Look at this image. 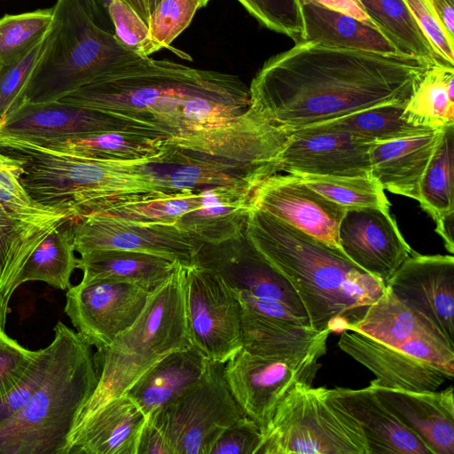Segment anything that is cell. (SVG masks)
I'll use <instances>...</instances> for the list:
<instances>
[{"label": "cell", "instance_id": "cb8c5ba5", "mask_svg": "<svg viewBox=\"0 0 454 454\" xmlns=\"http://www.w3.org/2000/svg\"><path fill=\"white\" fill-rule=\"evenodd\" d=\"M338 345L369 369L386 387L412 391H435L447 379L440 370L400 350L352 330L341 332Z\"/></svg>", "mask_w": 454, "mask_h": 454}, {"label": "cell", "instance_id": "4dcf8cb0", "mask_svg": "<svg viewBox=\"0 0 454 454\" xmlns=\"http://www.w3.org/2000/svg\"><path fill=\"white\" fill-rule=\"evenodd\" d=\"M348 330L392 348L416 339L442 340L451 346L428 320L403 304L387 287L362 319Z\"/></svg>", "mask_w": 454, "mask_h": 454}, {"label": "cell", "instance_id": "db71d44e", "mask_svg": "<svg viewBox=\"0 0 454 454\" xmlns=\"http://www.w3.org/2000/svg\"><path fill=\"white\" fill-rule=\"evenodd\" d=\"M434 11L448 35H454V0H430Z\"/></svg>", "mask_w": 454, "mask_h": 454}, {"label": "cell", "instance_id": "836d02e7", "mask_svg": "<svg viewBox=\"0 0 454 454\" xmlns=\"http://www.w3.org/2000/svg\"><path fill=\"white\" fill-rule=\"evenodd\" d=\"M405 105L400 103L374 106L300 129L342 132L372 143L387 142L435 130L409 122L403 114Z\"/></svg>", "mask_w": 454, "mask_h": 454}, {"label": "cell", "instance_id": "74e56055", "mask_svg": "<svg viewBox=\"0 0 454 454\" xmlns=\"http://www.w3.org/2000/svg\"><path fill=\"white\" fill-rule=\"evenodd\" d=\"M0 203L20 223L45 235L71 220L33 200L20 182L16 160L1 151Z\"/></svg>", "mask_w": 454, "mask_h": 454}, {"label": "cell", "instance_id": "d4e9b609", "mask_svg": "<svg viewBox=\"0 0 454 454\" xmlns=\"http://www.w3.org/2000/svg\"><path fill=\"white\" fill-rule=\"evenodd\" d=\"M443 129L372 144L371 175L384 190L418 200L421 178Z\"/></svg>", "mask_w": 454, "mask_h": 454}, {"label": "cell", "instance_id": "277c9868", "mask_svg": "<svg viewBox=\"0 0 454 454\" xmlns=\"http://www.w3.org/2000/svg\"><path fill=\"white\" fill-rule=\"evenodd\" d=\"M0 151L16 160L20 182L33 200L73 221L169 193L150 176L146 160H92L3 134Z\"/></svg>", "mask_w": 454, "mask_h": 454}, {"label": "cell", "instance_id": "ab89813d", "mask_svg": "<svg viewBox=\"0 0 454 454\" xmlns=\"http://www.w3.org/2000/svg\"><path fill=\"white\" fill-rule=\"evenodd\" d=\"M309 188L345 207H377L390 212L385 190L372 176H298Z\"/></svg>", "mask_w": 454, "mask_h": 454}, {"label": "cell", "instance_id": "f546056e", "mask_svg": "<svg viewBox=\"0 0 454 454\" xmlns=\"http://www.w3.org/2000/svg\"><path fill=\"white\" fill-rule=\"evenodd\" d=\"M180 264L163 256L125 250H95L77 258L82 281L113 279L137 285L149 291L160 286Z\"/></svg>", "mask_w": 454, "mask_h": 454}, {"label": "cell", "instance_id": "603a6c76", "mask_svg": "<svg viewBox=\"0 0 454 454\" xmlns=\"http://www.w3.org/2000/svg\"><path fill=\"white\" fill-rule=\"evenodd\" d=\"M146 420L129 396L120 395L74 427L66 454H137Z\"/></svg>", "mask_w": 454, "mask_h": 454}, {"label": "cell", "instance_id": "f35d334b", "mask_svg": "<svg viewBox=\"0 0 454 454\" xmlns=\"http://www.w3.org/2000/svg\"><path fill=\"white\" fill-rule=\"evenodd\" d=\"M47 236L20 223L0 203V298L6 307L22 268Z\"/></svg>", "mask_w": 454, "mask_h": 454}, {"label": "cell", "instance_id": "7c38bea8", "mask_svg": "<svg viewBox=\"0 0 454 454\" xmlns=\"http://www.w3.org/2000/svg\"><path fill=\"white\" fill-rule=\"evenodd\" d=\"M151 293L124 281H81L67 289L65 312L76 333L99 353L134 324Z\"/></svg>", "mask_w": 454, "mask_h": 454}, {"label": "cell", "instance_id": "9a60e30c", "mask_svg": "<svg viewBox=\"0 0 454 454\" xmlns=\"http://www.w3.org/2000/svg\"><path fill=\"white\" fill-rule=\"evenodd\" d=\"M74 251L114 249L163 256L192 265L200 241L175 224H143L107 214L71 220Z\"/></svg>", "mask_w": 454, "mask_h": 454}, {"label": "cell", "instance_id": "8fae6325", "mask_svg": "<svg viewBox=\"0 0 454 454\" xmlns=\"http://www.w3.org/2000/svg\"><path fill=\"white\" fill-rule=\"evenodd\" d=\"M318 359L263 356L242 348L224 364L223 374L233 398L262 433L296 382L312 384L320 366Z\"/></svg>", "mask_w": 454, "mask_h": 454}, {"label": "cell", "instance_id": "44dd1931", "mask_svg": "<svg viewBox=\"0 0 454 454\" xmlns=\"http://www.w3.org/2000/svg\"><path fill=\"white\" fill-rule=\"evenodd\" d=\"M370 385L387 407L433 454H454V397L452 387L437 392L412 391Z\"/></svg>", "mask_w": 454, "mask_h": 454}, {"label": "cell", "instance_id": "9f6ffc18", "mask_svg": "<svg viewBox=\"0 0 454 454\" xmlns=\"http://www.w3.org/2000/svg\"><path fill=\"white\" fill-rule=\"evenodd\" d=\"M129 5L138 16L147 24L150 12L147 0H121Z\"/></svg>", "mask_w": 454, "mask_h": 454}, {"label": "cell", "instance_id": "ac0fdd59", "mask_svg": "<svg viewBox=\"0 0 454 454\" xmlns=\"http://www.w3.org/2000/svg\"><path fill=\"white\" fill-rule=\"evenodd\" d=\"M454 347V257L412 253L385 284Z\"/></svg>", "mask_w": 454, "mask_h": 454}, {"label": "cell", "instance_id": "d590c367", "mask_svg": "<svg viewBox=\"0 0 454 454\" xmlns=\"http://www.w3.org/2000/svg\"><path fill=\"white\" fill-rule=\"evenodd\" d=\"M359 2L368 15L402 51L423 58L432 63L449 65L438 54L403 0H359Z\"/></svg>", "mask_w": 454, "mask_h": 454}, {"label": "cell", "instance_id": "680465c9", "mask_svg": "<svg viewBox=\"0 0 454 454\" xmlns=\"http://www.w3.org/2000/svg\"><path fill=\"white\" fill-rule=\"evenodd\" d=\"M160 2V0H147L150 14Z\"/></svg>", "mask_w": 454, "mask_h": 454}, {"label": "cell", "instance_id": "f5cc1de1", "mask_svg": "<svg viewBox=\"0 0 454 454\" xmlns=\"http://www.w3.org/2000/svg\"><path fill=\"white\" fill-rule=\"evenodd\" d=\"M137 454H172L161 432L148 419L138 439Z\"/></svg>", "mask_w": 454, "mask_h": 454}, {"label": "cell", "instance_id": "f1b7e54d", "mask_svg": "<svg viewBox=\"0 0 454 454\" xmlns=\"http://www.w3.org/2000/svg\"><path fill=\"white\" fill-rule=\"evenodd\" d=\"M303 39L325 46L390 54H406L382 30L349 15L315 4L301 5Z\"/></svg>", "mask_w": 454, "mask_h": 454}, {"label": "cell", "instance_id": "7402d4cb", "mask_svg": "<svg viewBox=\"0 0 454 454\" xmlns=\"http://www.w3.org/2000/svg\"><path fill=\"white\" fill-rule=\"evenodd\" d=\"M326 395L361 426L370 454H433L379 398L371 385L325 388Z\"/></svg>", "mask_w": 454, "mask_h": 454}, {"label": "cell", "instance_id": "4316f807", "mask_svg": "<svg viewBox=\"0 0 454 454\" xmlns=\"http://www.w3.org/2000/svg\"><path fill=\"white\" fill-rule=\"evenodd\" d=\"M251 195L235 187L199 192V205L175 225L202 243L219 244L234 239L246 230Z\"/></svg>", "mask_w": 454, "mask_h": 454}, {"label": "cell", "instance_id": "2e32d148", "mask_svg": "<svg viewBox=\"0 0 454 454\" xmlns=\"http://www.w3.org/2000/svg\"><path fill=\"white\" fill-rule=\"evenodd\" d=\"M109 131H134L166 137L153 126L124 114L74 106L60 101L23 104L0 121V134L36 142Z\"/></svg>", "mask_w": 454, "mask_h": 454}, {"label": "cell", "instance_id": "b9f144b4", "mask_svg": "<svg viewBox=\"0 0 454 454\" xmlns=\"http://www.w3.org/2000/svg\"><path fill=\"white\" fill-rule=\"evenodd\" d=\"M199 202V192L182 190L120 205L102 214L143 224H175Z\"/></svg>", "mask_w": 454, "mask_h": 454}, {"label": "cell", "instance_id": "7bdbcfd3", "mask_svg": "<svg viewBox=\"0 0 454 454\" xmlns=\"http://www.w3.org/2000/svg\"><path fill=\"white\" fill-rule=\"evenodd\" d=\"M262 25L290 37L303 39L301 7L298 0H237Z\"/></svg>", "mask_w": 454, "mask_h": 454}, {"label": "cell", "instance_id": "ee69618b", "mask_svg": "<svg viewBox=\"0 0 454 454\" xmlns=\"http://www.w3.org/2000/svg\"><path fill=\"white\" fill-rule=\"evenodd\" d=\"M107 10L114 34L125 48L141 57L162 49L152 37L148 25L125 2L110 0Z\"/></svg>", "mask_w": 454, "mask_h": 454}, {"label": "cell", "instance_id": "7a4b0ae2", "mask_svg": "<svg viewBox=\"0 0 454 454\" xmlns=\"http://www.w3.org/2000/svg\"><path fill=\"white\" fill-rule=\"evenodd\" d=\"M139 120L174 142L229 126L251 106L237 75L140 58L114 67L59 100Z\"/></svg>", "mask_w": 454, "mask_h": 454}, {"label": "cell", "instance_id": "5bb4252c", "mask_svg": "<svg viewBox=\"0 0 454 454\" xmlns=\"http://www.w3.org/2000/svg\"><path fill=\"white\" fill-rule=\"evenodd\" d=\"M192 264L213 271L235 293L281 302L309 321L289 281L265 259L245 231L219 244L200 242Z\"/></svg>", "mask_w": 454, "mask_h": 454}, {"label": "cell", "instance_id": "8992f818", "mask_svg": "<svg viewBox=\"0 0 454 454\" xmlns=\"http://www.w3.org/2000/svg\"><path fill=\"white\" fill-rule=\"evenodd\" d=\"M98 7L96 0H57L20 106L58 101L114 67L144 58L102 26Z\"/></svg>", "mask_w": 454, "mask_h": 454}, {"label": "cell", "instance_id": "30bf717a", "mask_svg": "<svg viewBox=\"0 0 454 454\" xmlns=\"http://www.w3.org/2000/svg\"><path fill=\"white\" fill-rule=\"evenodd\" d=\"M183 294L191 345L207 360L225 364L242 348L239 298L213 271L183 265Z\"/></svg>", "mask_w": 454, "mask_h": 454}, {"label": "cell", "instance_id": "ffe728a7", "mask_svg": "<svg viewBox=\"0 0 454 454\" xmlns=\"http://www.w3.org/2000/svg\"><path fill=\"white\" fill-rule=\"evenodd\" d=\"M372 144L342 132L294 130L280 156L281 171L296 176H370Z\"/></svg>", "mask_w": 454, "mask_h": 454}, {"label": "cell", "instance_id": "c3c4849f", "mask_svg": "<svg viewBox=\"0 0 454 454\" xmlns=\"http://www.w3.org/2000/svg\"><path fill=\"white\" fill-rule=\"evenodd\" d=\"M37 355L38 350L24 348L4 332L0 333V400L21 380Z\"/></svg>", "mask_w": 454, "mask_h": 454}, {"label": "cell", "instance_id": "f907efd6", "mask_svg": "<svg viewBox=\"0 0 454 454\" xmlns=\"http://www.w3.org/2000/svg\"><path fill=\"white\" fill-rule=\"evenodd\" d=\"M441 58L454 66V39L438 20L430 0H403Z\"/></svg>", "mask_w": 454, "mask_h": 454}, {"label": "cell", "instance_id": "9c48e42d", "mask_svg": "<svg viewBox=\"0 0 454 454\" xmlns=\"http://www.w3.org/2000/svg\"><path fill=\"white\" fill-rule=\"evenodd\" d=\"M224 364L207 360L198 380L147 419L172 454H209L219 435L245 417L227 386Z\"/></svg>", "mask_w": 454, "mask_h": 454}, {"label": "cell", "instance_id": "8d00e7d4", "mask_svg": "<svg viewBox=\"0 0 454 454\" xmlns=\"http://www.w3.org/2000/svg\"><path fill=\"white\" fill-rule=\"evenodd\" d=\"M454 124L443 129L421 178L418 201L436 223L454 214Z\"/></svg>", "mask_w": 454, "mask_h": 454}, {"label": "cell", "instance_id": "681fc988", "mask_svg": "<svg viewBox=\"0 0 454 454\" xmlns=\"http://www.w3.org/2000/svg\"><path fill=\"white\" fill-rule=\"evenodd\" d=\"M262 441L259 426L245 416L219 435L209 454H256Z\"/></svg>", "mask_w": 454, "mask_h": 454}, {"label": "cell", "instance_id": "52a82bcc", "mask_svg": "<svg viewBox=\"0 0 454 454\" xmlns=\"http://www.w3.org/2000/svg\"><path fill=\"white\" fill-rule=\"evenodd\" d=\"M189 346L192 345L186 328L183 264L180 263L152 291L134 324L98 353L101 356L98 382L76 425L108 401L124 395L160 359Z\"/></svg>", "mask_w": 454, "mask_h": 454}, {"label": "cell", "instance_id": "e575fe53", "mask_svg": "<svg viewBox=\"0 0 454 454\" xmlns=\"http://www.w3.org/2000/svg\"><path fill=\"white\" fill-rule=\"evenodd\" d=\"M74 252L71 220H67L31 254L15 281V289L27 281H43L58 289H68L71 275L76 269Z\"/></svg>", "mask_w": 454, "mask_h": 454}, {"label": "cell", "instance_id": "e0dca14e", "mask_svg": "<svg viewBox=\"0 0 454 454\" xmlns=\"http://www.w3.org/2000/svg\"><path fill=\"white\" fill-rule=\"evenodd\" d=\"M249 205L340 249L338 231L347 208L312 190L296 175L267 177L254 190Z\"/></svg>", "mask_w": 454, "mask_h": 454}, {"label": "cell", "instance_id": "1f68e13d", "mask_svg": "<svg viewBox=\"0 0 454 454\" xmlns=\"http://www.w3.org/2000/svg\"><path fill=\"white\" fill-rule=\"evenodd\" d=\"M168 138L134 131H109L41 141V145L83 158L105 161H138L159 156ZM31 141V140H30Z\"/></svg>", "mask_w": 454, "mask_h": 454}, {"label": "cell", "instance_id": "816d5d0a", "mask_svg": "<svg viewBox=\"0 0 454 454\" xmlns=\"http://www.w3.org/2000/svg\"><path fill=\"white\" fill-rule=\"evenodd\" d=\"M300 4H315L349 15L369 26L379 28L377 23L368 15L359 0H298ZM381 30V29H380Z\"/></svg>", "mask_w": 454, "mask_h": 454}, {"label": "cell", "instance_id": "bcb514c9", "mask_svg": "<svg viewBox=\"0 0 454 454\" xmlns=\"http://www.w3.org/2000/svg\"><path fill=\"white\" fill-rule=\"evenodd\" d=\"M47 34L22 59L0 72L1 121L20 106L23 89L42 53Z\"/></svg>", "mask_w": 454, "mask_h": 454}, {"label": "cell", "instance_id": "3957f363", "mask_svg": "<svg viewBox=\"0 0 454 454\" xmlns=\"http://www.w3.org/2000/svg\"><path fill=\"white\" fill-rule=\"evenodd\" d=\"M245 232L289 281L317 331L348 330L386 290L340 249L264 211L250 207Z\"/></svg>", "mask_w": 454, "mask_h": 454}, {"label": "cell", "instance_id": "5b68a950", "mask_svg": "<svg viewBox=\"0 0 454 454\" xmlns=\"http://www.w3.org/2000/svg\"><path fill=\"white\" fill-rule=\"evenodd\" d=\"M51 342L53 356L44 380L21 408L0 421V454H66L70 434L97 387L91 346L60 321Z\"/></svg>", "mask_w": 454, "mask_h": 454}, {"label": "cell", "instance_id": "11a10c76", "mask_svg": "<svg viewBox=\"0 0 454 454\" xmlns=\"http://www.w3.org/2000/svg\"><path fill=\"white\" fill-rule=\"evenodd\" d=\"M453 223L454 214L450 215L436 223L435 231L444 241L446 249L452 254L454 252L453 243Z\"/></svg>", "mask_w": 454, "mask_h": 454}, {"label": "cell", "instance_id": "484cf974", "mask_svg": "<svg viewBox=\"0 0 454 454\" xmlns=\"http://www.w3.org/2000/svg\"><path fill=\"white\" fill-rule=\"evenodd\" d=\"M330 331L242 309V348L250 353L282 358H320Z\"/></svg>", "mask_w": 454, "mask_h": 454}, {"label": "cell", "instance_id": "6da1fadb", "mask_svg": "<svg viewBox=\"0 0 454 454\" xmlns=\"http://www.w3.org/2000/svg\"><path fill=\"white\" fill-rule=\"evenodd\" d=\"M427 59L299 42L268 59L249 86L251 106L292 132L364 109L407 103Z\"/></svg>", "mask_w": 454, "mask_h": 454}, {"label": "cell", "instance_id": "60d3db41", "mask_svg": "<svg viewBox=\"0 0 454 454\" xmlns=\"http://www.w3.org/2000/svg\"><path fill=\"white\" fill-rule=\"evenodd\" d=\"M53 8L0 19V72L22 59L48 32Z\"/></svg>", "mask_w": 454, "mask_h": 454}, {"label": "cell", "instance_id": "83f0119b", "mask_svg": "<svg viewBox=\"0 0 454 454\" xmlns=\"http://www.w3.org/2000/svg\"><path fill=\"white\" fill-rule=\"evenodd\" d=\"M207 364V359L192 346L175 350L148 369L125 394L149 417L198 380Z\"/></svg>", "mask_w": 454, "mask_h": 454}, {"label": "cell", "instance_id": "d6986e66", "mask_svg": "<svg viewBox=\"0 0 454 454\" xmlns=\"http://www.w3.org/2000/svg\"><path fill=\"white\" fill-rule=\"evenodd\" d=\"M338 236L348 259L384 284L413 253L390 212L377 207L347 208Z\"/></svg>", "mask_w": 454, "mask_h": 454}, {"label": "cell", "instance_id": "d6a6232c", "mask_svg": "<svg viewBox=\"0 0 454 454\" xmlns=\"http://www.w3.org/2000/svg\"><path fill=\"white\" fill-rule=\"evenodd\" d=\"M403 114L409 122L430 129L454 124V67L429 65L407 101Z\"/></svg>", "mask_w": 454, "mask_h": 454}, {"label": "cell", "instance_id": "91938a15", "mask_svg": "<svg viewBox=\"0 0 454 454\" xmlns=\"http://www.w3.org/2000/svg\"><path fill=\"white\" fill-rule=\"evenodd\" d=\"M210 0H198L199 9L205 7Z\"/></svg>", "mask_w": 454, "mask_h": 454}, {"label": "cell", "instance_id": "6f0895ef", "mask_svg": "<svg viewBox=\"0 0 454 454\" xmlns=\"http://www.w3.org/2000/svg\"><path fill=\"white\" fill-rule=\"evenodd\" d=\"M7 310H8V307H6L4 304L2 299L0 298V333L4 332V325H5Z\"/></svg>", "mask_w": 454, "mask_h": 454}, {"label": "cell", "instance_id": "7dc6e473", "mask_svg": "<svg viewBox=\"0 0 454 454\" xmlns=\"http://www.w3.org/2000/svg\"><path fill=\"white\" fill-rule=\"evenodd\" d=\"M53 356L52 342L38 350V355L21 380L0 400V421L15 413L40 386L50 368Z\"/></svg>", "mask_w": 454, "mask_h": 454}, {"label": "cell", "instance_id": "ba28073f", "mask_svg": "<svg viewBox=\"0 0 454 454\" xmlns=\"http://www.w3.org/2000/svg\"><path fill=\"white\" fill-rule=\"evenodd\" d=\"M370 454L359 423L325 387L299 381L276 408L256 454Z\"/></svg>", "mask_w": 454, "mask_h": 454}, {"label": "cell", "instance_id": "4fadbf2b", "mask_svg": "<svg viewBox=\"0 0 454 454\" xmlns=\"http://www.w3.org/2000/svg\"><path fill=\"white\" fill-rule=\"evenodd\" d=\"M145 168L168 192L235 187L253 193L264 179L278 174L228 153L194 151L167 142L162 153L145 161Z\"/></svg>", "mask_w": 454, "mask_h": 454}, {"label": "cell", "instance_id": "f6af8a7d", "mask_svg": "<svg viewBox=\"0 0 454 454\" xmlns=\"http://www.w3.org/2000/svg\"><path fill=\"white\" fill-rule=\"evenodd\" d=\"M198 9V0H160L147 22L152 37L162 49L176 52L170 44L190 25Z\"/></svg>", "mask_w": 454, "mask_h": 454}]
</instances>
